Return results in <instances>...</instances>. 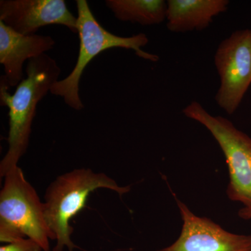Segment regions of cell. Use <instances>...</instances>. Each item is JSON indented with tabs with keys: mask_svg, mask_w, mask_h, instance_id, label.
Listing matches in <instances>:
<instances>
[{
	"mask_svg": "<svg viewBox=\"0 0 251 251\" xmlns=\"http://www.w3.org/2000/svg\"><path fill=\"white\" fill-rule=\"evenodd\" d=\"M61 69L47 54L28 61L26 77L16 87L14 94L1 77L0 103L9 108L8 150L0 163V176L4 177L26 153L31 126L38 104L50 93L52 86L58 81Z\"/></svg>",
	"mask_w": 251,
	"mask_h": 251,
	"instance_id": "1",
	"label": "cell"
},
{
	"mask_svg": "<svg viewBox=\"0 0 251 251\" xmlns=\"http://www.w3.org/2000/svg\"><path fill=\"white\" fill-rule=\"evenodd\" d=\"M99 188L115 191L120 196L130 191V186H120L108 175L87 168L68 172L50 184L44 207L48 226L57 241L53 251L76 249L72 240L70 221L85 207L91 193Z\"/></svg>",
	"mask_w": 251,
	"mask_h": 251,
	"instance_id": "2",
	"label": "cell"
},
{
	"mask_svg": "<svg viewBox=\"0 0 251 251\" xmlns=\"http://www.w3.org/2000/svg\"><path fill=\"white\" fill-rule=\"evenodd\" d=\"M77 34L80 39L78 57L75 67L68 76L58 80L50 93L62 97L68 106L81 110L84 105L80 97V82L86 67L98 54L106 50L120 48L132 50L140 58L156 62L159 57L143 50L149 39L143 33L131 36H120L112 34L102 27L94 17L86 0H77Z\"/></svg>",
	"mask_w": 251,
	"mask_h": 251,
	"instance_id": "3",
	"label": "cell"
},
{
	"mask_svg": "<svg viewBox=\"0 0 251 251\" xmlns=\"http://www.w3.org/2000/svg\"><path fill=\"white\" fill-rule=\"evenodd\" d=\"M32 239L43 251H50L54 239L46 222L44 202L19 166L4 176L0 192V241L4 244Z\"/></svg>",
	"mask_w": 251,
	"mask_h": 251,
	"instance_id": "4",
	"label": "cell"
},
{
	"mask_svg": "<svg viewBox=\"0 0 251 251\" xmlns=\"http://www.w3.org/2000/svg\"><path fill=\"white\" fill-rule=\"evenodd\" d=\"M186 117L205 127L217 141L228 166L227 197L251 208V138L225 117L214 116L193 101L183 110Z\"/></svg>",
	"mask_w": 251,
	"mask_h": 251,
	"instance_id": "5",
	"label": "cell"
},
{
	"mask_svg": "<svg viewBox=\"0 0 251 251\" xmlns=\"http://www.w3.org/2000/svg\"><path fill=\"white\" fill-rule=\"evenodd\" d=\"M214 64L220 78L216 103L229 115H233L251 85V29L234 31L221 41Z\"/></svg>",
	"mask_w": 251,
	"mask_h": 251,
	"instance_id": "6",
	"label": "cell"
},
{
	"mask_svg": "<svg viewBox=\"0 0 251 251\" xmlns=\"http://www.w3.org/2000/svg\"><path fill=\"white\" fill-rule=\"evenodd\" d=\"M183 221L178 239L157 251H251V235L232 233L211 220L193 214L176 199Z\"/></svg>",
	"mask_w": 251,
	"mask_h": 251,
	"instance_id": "7",
	"label": "cell"
},
{
	"mask_svg": "<svg viewBox=\"0 0 251 251\" xmlns=\"http://www.w3.org/2000/svg\"><path fill=\"white\" fill-rule=\"evenodd\" d=\"M0 21L24 35L36 34L39 28L51 25L77 33V16L64 0H1Z\"/></svg>",
	"mask_w": 251,
	"mask_h": 251,
	"instance_id": "8",
	"label": "cell"
},
{
	"mask_svg": "<svg viewBox=\"0 0 251 251\" xmlns=\"http://www.w3.org/2000/svg\"><path fill=\"white\" fill-rule=\"evenodd\" d=\"M50 36L24 35L0 21V63L4 67L1 76L9 87H16L24 79L23 64L53 49Z\"/></svg>",
	"mask_w": 251,
	"mask_h": 251,
	"instance_id": "9",
	"label": "cell"
},
{
	"mask_svg": "<svg viewBox=\"0 0 251 251\" xmlns=\"http://www.w3.org/2000/svg\"><path fill=\"white\" fill-rule=\"evenodd\" d=\"M228 0H168L166 26L171 32L202 31L228 9Z\"/></svg>",
	"mask_w": 251,
	"mask_h": 251,
	"instance_id": "10",
	"label": "cell"
},
{
	"mask_svg": "<svg viewBox=\"0 0 251 251\" xmlns=\"http://www.w3.org/2000/svg\"><path fill=\"white\" fill-rule=\"evenodd\" d=\"M105 4L122 22L151 26L166 20L167 1L164 0H106Z\"/></svg>",
	"mask_w": 251,
	"mask_h": 251,
	"instance_id": "11",
	"label": "cell"
},
{
	"mask_svg": "<svg viewBox=\"0 0 251 251\" xmlns=\"http://www.w3.org/2000/svg\"><path fill=\"white\" fill-rule=\"evenodd\" d=\"M0 251H43L40 246L29 238H24L16 242L4 244Z\"/></svg>",
	"mask_w": 251,
	"mask_h": 251,
	"instance_id": "12",
	"label": "cell"
},
{
	"mask_svg": "<svg viewBox=\"0 0 251 251\" xmlns=\"http://www.w3.org/2000/svg\"><path fill=\"white\" fill-rule=\"evenodd\" d=\"M238 215L241 219L251 220V208L243 207L238 211Z\"/></svg>",
	"mask_w": 251,
	"mask_h": 251,
	"instance_id": "13",
	"label": "cell"
}]
</instances>
